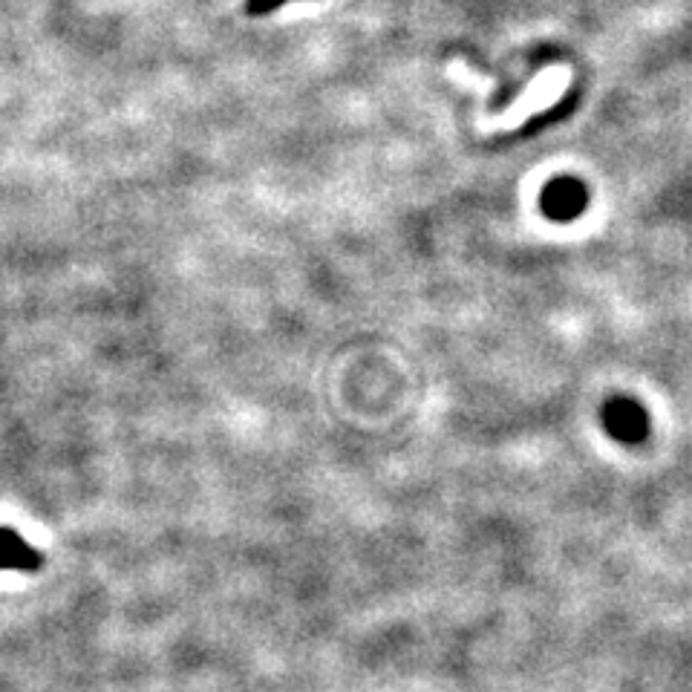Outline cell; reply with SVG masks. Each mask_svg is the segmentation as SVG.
<instances>
[{"mask_svg":"<svg viewBox=\"0 0 692 692\" xmlns=\"http://www.w3.org/2000/svg\"><path fill=\"white\" fill-rule=\"evenodd\" d=\"M286 0H248V15H266L277 6H283Z\"/></svg>","mask_w":692,"mask_h":692,"instance_id":"obj_2","label":"cell"},{"mask_svg":"<svg viewBox=\"0 0 692 692\" xmlns=\"http://www.w3.org/2000/svg\"><path fill=\"white\" fill-rule=\"evenodd\" d=\"M543 205L551 217L569 220L574 214H580V208H583V188L577 182H571V179H563V182H557V185H551L545 191Z\"/></svg>","mask_w":692,"mask_h":692,"instance_id":"obj_1","label":"cell"}]
</instances>
